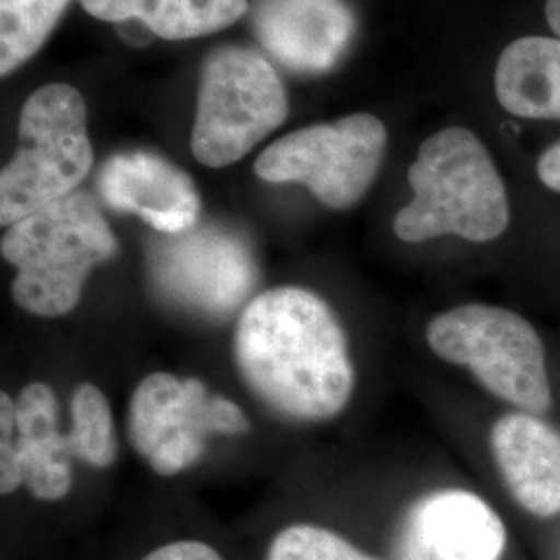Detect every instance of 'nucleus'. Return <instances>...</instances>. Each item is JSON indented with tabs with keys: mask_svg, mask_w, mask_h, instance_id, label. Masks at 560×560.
<instances>
[{
	"mask_svg": "<svg viewBox=\"0 0 560 560\" xmlns=\"http://www.w3.org/2000/svg\"><path fill=\"white\" fill-rule=\"evenodd\" d=\"M0 249L18 268L11 295L21 310L59 318L80 303L90 272L117 254V240L96 201L73 191L13 222Z\"/></svg>",
	"mask_w": 560,
	"mask_h": 560,
	"instance_id": "obj_3",
	"label": "nucleus"
},
{
	"mask_svg": "<svg viewBox=\"0 0 560 560\" xmlns=\"http://www.w3.org/2000/svg\"><path fill=\"white\" fill-rule=\"evenodd\" d=\"M150 275L162 298L206 316L237 310L258 279L249 247L217 226L162 235L150 249Z\"/></svg>",
	"mask_w": 560,
	"mask_h": 560,
	"instance_id": "obj_9",
	"label": "nucleus"
},
{
	"mask_svg": "<svg viewBox=\"0 0 560 560\" xmlns=\"http://www.w3.org/2000/svg\"><path fill=\"white\" fill-rule=\"evenodd\" d=\"M69 0H0V71L32 59L55 30Z\"/></svg>",
	"mask_w": 560,
	"mask_h": 560,
	"instance_id": "obj_17",
	"label": "nucleus"
},
{
	"mask_svg": "<svg viewBox=\"0 0 560 560\" xmlns=\"http://www.w3.org/2000/svg\"><path fill=\"white\" fill-rule=\"evenodd\" d=\"M249 421L233 400L212 395L203 382L156 372L133 390L127 436L159 476H177L206 453L214 434L237 436Z\"/></svg>",
	"mask_w": 560,
	"mask_h": 560,
	"instance_id": "obj_8",
	"label": "nucleus"
},
{
	"mask_svg": "<svg viewBox=\"0 0 560 560\" xmlns=\"http://www.w3.org/2000/svg\"><path fill=\"white\" fill-rule=\"evenodd\" d=\"M546 20L560 38V0H546Z\"/></svg>",
	"mask_w": 560,
	"mask_h": 560,
	"instance_id": "obj_22",
	"label": "nucleus"
},
{
	"mask_svg": "<svg viewBox=\"0 0 560 560\" xmlns=\"http://www.w3.org/2000/svg\"><path fill=\"white\" fill-rule=\"evenodd\" d=\"M102 21H138L164 40H187L233 25L247 11V0H81Z\"/></svg>",
	"mask_w": 560,
	"mask_h": 560,
	"instance_id": "obj_16",
	"label": "nucleus"
},
{
	"mask_svg": "<svg viewBox=\"0 0 560 560\" xmlns=\"http://www.w3.org/2000/svg\"><path fill=\"white\" fill-rule=\"evenodd\" d=\"M143 560H222L221 555L203 541L183 540L156 548Z\"/></svg>",
	"mask_w": 560,
	"mask_h": 560,
	"instance_id": "obj_20",
	"label": "nucleus"
},
{
	"mask_svg": "<svg viewBox=\"0 0 560 560\" xmlns=\"http://www.w3.org/2000/svg\"><path fill=\"white\" fill-rule=\"evenodd\" d=\"M494 90L515 117L560 120V38L511 42L497 65Z\"/></svg>",
	"mask_w": 560,
	"mask_h": 560,
	"instance_id": "obj_15",
	"label": "nucleus"
},
{
	"mask_svg": "<svg viewBox=\"0 0 560 560\" xmlns=\"http://www.w3.org/2000/svg\"><path fill=\"white\" fill-rule=\"evenodd\" d=\"M254 23L264 48L300 73L332 69L355 34L345 0H258Z\"/></svg>",
	"mask_w": 560,
	"mask_h": 560,
	"instance_id": "obj_13",
	"label": "nucleus"
},
{
	"mask_svg": "<svg viewBox=\"0 0 560 560\" xmlns=\"http://www.w3.org/2000/svg\"><path fill=\"white\" fill-rule=\"evenodd\" d=\"M289 115V102L270 62L254 50L226 46L201 71L194 156L212 168L249 154Z\"/></svg>",
	"mask_w": 560,
	"mask_h": 560,
	"instance_id": "obj_6",
	"label": "nucleus"
},
{
	"mask_svg": "<svg viewBox=\"0 0 560 560\" xmlns=\"http://www.w3.org/2000/svg\"><path fill=\"white\" fill-rule=\"evenodd\" d=\"M506 490L536 520L560 515V432L541 416L513 411L490 432Z\"/></svg>",
	"mask_w": 560,
	"mask_h": 560,
	"instance_id": "obj_14",
	"label": "nucleus"
},
{
	"mask_svg": "<svg viewBox=\"0 0 560 560\" xmlns=\"http://www.w3.org/2000/svg\"><path fill=\"white\" fill-rule=\"evenodd\" d=\"M268 560H378L316 525H291L270 544Z\"/></svg>",
	"mask_w": 560,
	"mask_h": 560,
	"instance_id": "obj_19",
	"label": "nucleus"
},
{
	"mask_svg": "<svg viewBox=\"0 0 560 560\" xmlns=\"http://www.w3.org/2000/svg\"><path fill=\"white\" fill-rule=\"evenodd\" d=\"M71 455L92 467H108L117 459L115 423L108 400L94 384H80L71 397Z\"/></svg>",
	"mask_w": 560,
	"mask_h": 560,
	"instance_id": "obj_18",
	"label": "nucleus"
},
{
	"mask_svg": "<svg viewBox=\"0 0 560 560\" xmlns=\"http://www.w3.org/2000/svg\"><path fill=\"white\" fill-rule=\"evenodd\" d=\"M98 189L110 208L140 217L161 235H179L198 224L194 179L156 154H115L102 166Z\"/></svg>",
	"mask_w": 560,
	"mask_h": 560,
	"instance_id": "obj_12",
	"label": "nucleus"
},
{
	"mask_svg": "<svg viewBox=\"0 0 560 560\" xmlns=\"http://www.w3.org/2000/svg\"><path fill=\"white\" fill-rule=\"evenodd\" d=\"M407 179L413 200L395 217V233L405 243L444 235L488 243L509 229L511 206L501 173L486 145L463 127L423 141Z\"/></svg>",
	"mask_w": 560,
	"mask_h": 560,
	"instance_id": "obj_2",
	"label": "nucleus"
},
{
	"mask_svg": "<svg viewBox=\"0 0 560 560\" xmlns=\"http://www.w3.org/2000/svg\"><path fill=\"white\" fill-rule=\"evenodd\" d=\"M538 177L548 189L560 194V140L541 154L538 161Z\"/></svg>",
	"mask_w": 560,
	"mask_h": 560,
	"instance_id": "obj_21",
	"label": "nucleus"
},
{
	"mask_svg": "<svg viewBox=\"0 0 560 560\" xmlns=\"http://www.w3.org/2000/svg\"><path fill=\"white\" fill-rule=\"evenodd\" d=\"M85 125V101L67 83H48L23 104L20 148L0 175L4 226L71 196L88 177L94 152Z\"/></svg>",
	"mask_w": 560,
	"mask_h": 560,
	"instance_id": "obj_5",
	"label": "nucleus"
},
{
	"mask_svg": "<svg viewBox=\"0 0 560 560\" xmlns=\"http://www.w3.org/2000/svg\"><path fill=\"white\" fill-rule=\"evenodd\" d=\"M425 340L441 360L467 368L490 395L517 411L544 416L552 409L544 342L520 314L467 303L434 316Z\"/></svg>",
	"mask_w": 560,
	"mask_h": 560,
	"instance_id": "obj_4",
	"label": "nucleus"
},
{
	"mask_svg": "<svg viewBox=\"0 0 560 560\" xmlns=\"http://www.w3.org/2000/svg\"><path fill=\"white\" fill-rule=\"evenodd\" d=\"M71 446L59 428V405L48 384H27L18 400L0 395V492L20 486L40 501H60L73 481Z\"/></svg>",
	"mask_w": 560,
	"mask_h": 560,
	"instance_id": "obj_10",
	"label": "nucleus"
},
{
	"mask_svg": "<svg viewBox=\"0 0 560 560\" xmlns=\"http://www.w3.org/2000/svg\"><path fill=\"white\" fill-rule=\"evenodd\" d=\"M235 360L252 393L291 420H332L353 395L339 320L326 301L300 287L249 301L235 330Z\"/></svg>",
	"mask_w": 560,
	"mask_h": 560,
	"instance_id": "obj_1",
	"label": "nucleus"
},
{
	"mask_svg": "<svg viewBox=\"0 0 560 560\" xmlns=\"http://www.w3.org/2000/svg\"><path fill=\"white\" fill-rule=\"evenodd\" d=\"M506 529L492 506L465 490H442L409 513L402 560H501Z\"/></svg>",
	"mask_w": 560,
	"mask_h": 560,
	"instance_id": "obj_11",
	"label": "nucleus"
},
{
	"mask_svg": "<svg viewBox=\"0 0 560 560\" xmlns=\"http://www.w3.org/2000/svg\"><path fill=\"white\" fill-rule=\"evenodd\" d=\"M384 150V122L360 113L280 138L261 152L256 175L268 183H300L324 206L347 210L370 191Z\"/></svg>",
	"mask_w": 560,
	"mask_h": 560,
	"instance_id": "obj_7",
	"label": "nucleus"
}]
</instances>
